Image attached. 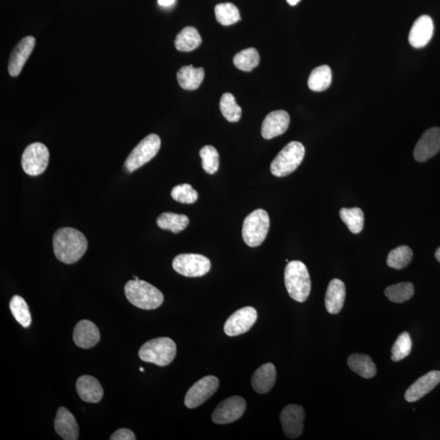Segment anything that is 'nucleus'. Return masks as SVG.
Here are the masks:
<instances>
[{"label":"nucleus","mask_w":440,"mask_h":440,"mask_svg":"<svg viewBox=\"0 0 440 440\" xmlns=\"http://www.w3.org/2000/svg\"><path fill=\"white\" fill-rule=\"evenodd\" d=\"M215 12L217 21L223 25H231L241 21L238 8L231 3L218 4Z\"/></svg>","instance_id":"nucleus-35"},{"label":"nucleus","mask_w":440,"mask_h":440,"mask_svg":"<svg viewBox=\"0 0 440 440\" xmlns=\"http://www.w3.org/2000/svg\"><path fill=\"white\" fill-rule=\"evenodd\" d=\"M339 215L342 220L348 226L350 232L354 234L362 232L364 223V216L362 209L358 207L342 208Z\"/></svg>","instance_id":"nucleus-29"},{"label":"nucleus","mask_w":440,"mask_h":440,"mask_svg":"<svg viewBox=\"0 0 440 440\" xmlns=\"http://www.w3.org/2000/svg\"><path fill=\"white\" fill-rule=\"evenodd\" d=\"M220 386V380L215 376H207L200 379L188 390L185 395L187 408H195L205 403L214 395Z\"/></svg>","instance_id":"nucleus-10"},{"label":"nucleus","mask_w":440,"mask_h":440,"mask_svg":"<svg viewBox=\"0 0 440 440\" xmlns=\"http://www.w3.org/2000/svg\"><path fill=\"white\" fill-rule=\"evenodd\" d=\"M440 150V127L428 129L416 145L413 156L416 161L423 163L434 156Z\"/></svg>","instance_id":"nucleus-14"},{"label":"nucleus","mask_w":440,"mask_h":440,"mask_svg":"<svg viewBox=\"0 0 440 440\" xmlns=\"http://www.w3.org/2000/svg\"><path fill=\"white\" fill-rule=\"evenodd\" d=\"M176 355V342L169 337H158L147 342L139 350L141 361L161 367L170 364Z\"/></svg>","instance_id":"nucleus-4"},{"label":"nucleus","mask_w":440,"mask_h":440,"mask_svg":"<svg viewBox=\"0 0 440 440\" xmlns=\"http://www.w3.org/2000/svg\"><path fill=\"white\" fill-rule=\"evenodd\" d=\"M412 349V340L407 332H404L395 341L392 349H391V359L395 362L402 361L403 359L410 354Z\"/></svg>","instance_id":"nucleus-37"},{"label":"nucleus","mask_w":440,"mask_h":440,"mask_svg":"<svg viewBox=\"0 0 440 440\" xmlns=\"http://www.w3.org/2000/svg\"><path fill=\"white\" fill-rule=\"evenodd\" d=\"M301 0H287V2L290 6H295L296 4L299 3Z\"/></svg>","instance_id":"nucleus-41"},{"label":"nucleus","mask_w":440,"mask_h":440,"mask_svg":"<svg viewBox=\"0 0 440 440\" xmlns=\"http://www.w3.org/2000/svg\"><path fill=\"white\" fill-rule=\"evenodd\" d=\"M57 434L65 440H77L79 428L76 419L67 408L60 407L54 422Z\"/></svg>","instance_id":"nucleus-20"},{"label":"nucleus","mask_w":440,"mask_h":440,"mask_svg":"<svg viewBox=\"0 0 440 440\" xmlns=\"http://www.w3.org/2000/svg\"><path fill=\"white\" fill-rule=\"evenodd\" d=\"M49 151L42 143H33L26 147L21 158V166L26 174L37 176L45 171L49 163Z\"/></svg>","instance_id":"nucleus-9"},{"label":"nucleus","mask_w":440,"mask_h":440,"mask_svg":"<svg viewBox=\"0 0 440 440\" xmlns=\"http://www.w3.org/2000/svg\"><path fill=\"white\" fill-rule=\"evenodd\" d=\"M284 434L288 438L300 437L304 430L305 412L304 408L297 404H290L284 408L280 416Z\"/></svg>","instance_id":"nucleus-13"},{"label":"nucleus","mask_w":440,"mask_h":440,"mask_svg":"<svg viewBox=\"0 0 440 440\" xmlns=\"http://www.w3.org/2000/svg\"><path fill=\"white\" fill-rule=\"evenodd\" d=\"M434 23L431 17L422 15L413 23L408 36V41L415 48H424L432 39Z\"/></svg>","instance_id":"nucleus-17"},{"label":"nucleus","mask_w":440,"mask_h":440,"mask_svg":"<svg viewBox=\"0 0 440 440\" xmlns=\"http://www.w3.org/2000/svg\"><path fill=\"white\" fill-rule=\"evenodd\" d=\"M124 290L127 300L138 308L154 310L163 304V293L152 284L141 280L129 281Z\"/></svg>","instance_id":"nucleus-3"},{"label":"nucleus","mask_w":440,"mask_h":440,"mask_svg":"<svg viewBox=\"0 0 440 440\" xmlns=\"http://www.w3.org/2000/svg\"><path fill=\"white\" fill-rule=\"evenodd\" d=\"M202 43V38L194 28H185L177 34L175 46L178 51L189 52L195 50Z\"/></svg>","instance_id":"nucleus-27"},{"label":"nucleus","mask_w":440,"mask_h":440,"mask_svg":"<svg viewBox=\"0 0 440 440\" xmlns=\"http://www.w3.org/2000/svg\"><path fill=\"white\" fill-rule=\"evenodd\" d=\"M277 380V370L274 364L268 363L258 368L252 376L253 388L259 394L268 393L272 390Z\"/></svg>","instance_id":"nucleus-22"},{"label":"nucleus","mask_w":440,"mask_h":440,"mask_svg":"<svg viewBox=\"0 0 440 440\" xmlns=\"http://www.w3.org/2000/svg\"><path fill=\"white\" fill-rule=\"evenodd\" d=\"M260 57L259 52L254 48L244 49V50L235 54L233 63L239 70L250 72L260 64Z\"/></svg>","instance_id":"nucleus-30"},{"label":"nucleus","mask_w":440,"mask_h":440,"mask_svg":"<svg viewBox=\"0 0 440 440\" xmlns=\"http://www.w3.org/2000/svg\"><path fill=\"white\" fill-rule=\"evenodd\" d=\"M290 115L284 110H275L266 115L262 125L261 134L266 140L284 134L290 125Z\"/></svg>","instance_id":"nucleus-16"},{"label":"nucleus","mask_w":440,"mask_h":440,"mask_svg":"<svg viewBox=\"0 0 440 440\" xmlns=\"http://www.w3.org/2000/svg\"><path fill=\"white\" fill-rule=\"evenodd\" d=\"M200 157L202 158L203 170L209 175H214L219 170L220 155L215 147L204 146L200 150Z\"/></svg>","instance_id":"nucleus-36"},{"label":"nucleus","mask_w":440,"mask_h":440,"mask_svg":"<svg viewBox=\"0 0 440 440\" xmlns=\"http://www.w3.org/2000/svg\"><path fill=\"white\" fill-rule=\"evenodd\" d=\"M348 366L350 370L358 373L364 379H372L377 373V367L372 359L367 355L353 354L348 358Z\"/></svg>","instance_id":"nucleus-25"},{"label":"nucleus","mask_w":440,"mask_h":440,"mask_svg":"<svg viewBox=\"0 0 440 440\" xmlns=\"http://www.w3.org/2000/svg\"><path fill=\"white\" fill-rule=\"evenodd\" d=\"M435 258L440 263V247L437 249V252H435Z\"/></svg>","instance_id":"nucleus-42"},{"label":"nucleus","mask_w":440,"mask_h":440,"mask_svg":"<svg viewBox=\"0 0 440 440\" xmlns=\"http://www.w3.org/2000/svg\"><path fill=\"white\" fill-rule=\"evenodd\" d=\"M140 370L141 372H144V371H145L144 368L140 367Z\"/></svg>","instance_id":"nucleus-43"},{"label":"nucleus","mask_w":440,"mask_h":440,"mask_svg":"<svg viewBox=\"0 0 440 440\" xmlns=\"http://www.w3.org/2000/svg\"><path fill=\"white\" fill-rule=\"evenodd\" d=\"M346 297L345 284L339 279H333L328 284L324 304L328 313L337 314L344 305Z\"/></svg>","instance_id":"nucleus-23"},{"label":"nucleus","mask_w":440,"mask_h":440,"mask_svg":"<svg viewBox=\"0 0 440 440\" xmlns=\"http://www.w3.org/2000/svg\"><path fill=\"white\" fill-rule=\"evenodd\" d=\"M270 220L268 212L258 209L251 213L244 220L242 238L250 247H260L269 233Z\"/></svg>","instance_id":"nucleus-6"},{"label":"nucleus","mask_w":440,"mask_h":440,"mask_svg":"<svg viewBox=\"0 0 440 440\" xmlns=\"http://www.w3.org/2000/svg\"><path fill=\"white\" fill-rule=\"evenodd\" d=\"M284 284L293 300L304 303L309 297L312 282L306 265L301 261L289 262L284 269Z\"/></svg>","instance_id":"nucleus-2"},{"label":"nucleus","mask_w":440,"mask_h":440,"mask_svg":"<svg viewBox=\"0 0 440 440\" xmlns=\"http://www.w3.org/2000/svg\"><path fill=\"white\" fill-rule=\"evenodd\" d=\"M171 197L178 202L193 204L197 201L198 193L190 185L183 184L173 188Z\"/></svg>","instance_id":"nucleus-38"},{"label":"nucleus","mask_w":440,"mask_h":440,"mask_svg":"<svg viewBox=\"0 0 440 440\" xmlns=\"http://www.w3.org/2000/svg\"><path fill=\"white\" fill-rule=\"evenodd\" d=\"M413 293H415V286L410 282L395 284L385 290V295L389 300L397 304L410 300Z\"/></svg>","instance_id":"nucleus-32"},{"label":"nucleus","mask_w":440,"mask_h":440,"mask_svg":"<svg viewBox=\"0 0 440 440\" xmlns=\"http://www.w3.org/2000/svg\"><path fill=\"white\" fill-rule=\"evenodd\" d=\"M305 156V148L300 142L292 141L284 146L271 163V172L277 177L291 175L300 167Z\"/></svg>","instance_id":"nucleus-5"},{"label":"nucleus","mask_w":440,"mask_h":440,"mask_svg":"<svg viewBox=\"0 0 440 440\" xmlns=\"http://www.w3.org/2000/svg\"><path fill=\"white\" fill-rule=\"evenodd\" d=\"M73 339L78 348L90 349L100 342L99 328L88 319H82L75 326Z\"/></svg>","instance_id":"nucleus-18"},{"label":"nucleus","mask_w":440,"mask_h":440,"mask_svg":"<svg viewBox=\"0 0 440 440\" xmlns=\"http://www.w3.org/2000/svg\"><path fill=\"white\" fill-rule=\"evenodd\" d=\"M205 71L203 68H195L192 65L181 67L177 73L179 85L185 90L193 91L201 85Z\"/></svg>","instance_id":"nucleus-24"},{"label":"nucleus","mask_w":440,"mask_h":440,"mask_svg":"<svg viewBox=\"0 0 440 440\" xmlns=\"http://www.w3.org/2000/svg\"><path fill=\"white\" fill-rule=\"evenodd\" d=\"M133 277H134V280H136V281H137V280H140V279H139V278H138L137 277H135V275H133Z\"/></svg>","instance_id":"nucleus-44"},{"label":"nucleus","mask_w":440,"mask_h":440,"mask_svg":"<svg viewBox=\"0 0 440 440\" xmlns=\"http://www.w3.org/2000/svg\"><path fill=\"white\" fill-rule=\"evenodd\" d=\"M111 440H136V437L131 430L123 428L119 429L111 435Z\"/></svg>","instance_id":"nucleus-39"},{"label":"nucleus","mask_w":440,"mask_h":440,"mask_svg":"<svg viewBox=\"0 0 440 440\" xmlns=\"http://www.w3.org/2000/svg\"><path fill=\"white\" fill-rule=\"evenodd\" d=\"M53 251L57 260L73 264L85 254L88 242L85 235L72 228H62L53 235Z\"/></svg>","instance_id":"nucleus-1"},{"label":"nucleus","mask_w":440,"mask_h":440,"mask_svg":"<svg viewBox=\"0 0 440 440\" xmlns=\"http://www.w3.org/2000/svg\"><path fill=\"white\" fill-rule=\"evenodd\" d=\"M173 269L177 273L187 277H203L211 270L210 260L198 254H181L172 262Z\"/></svg>","instance_id":"nucleus-8"},{"label":"nucleus","mask_w":440,"mask_h":440,"mask_svg":"<svg viewBox=\"0 0 440 440\" xmlns=\"http://www.w3.org/2000/svg\"><path fill=\"white\" fill-rule=\"evenodd\" d=\"M35 46V39L26 36L17 44L11 53L8 62V73L12 77H17L23 69L25 62L29 59Z\"/></svg>","instance_id":"nucleus-15"},{"label":"nucleus","mask_w":440,"mask_h":440,"mask_svg":"<svg viewBox=\"0 0 440 440\" xmlns=\"http://www.w3.org/2000/svg\"><path fill=\"white\" fill-rule=\"evenodd\" d=\"M157 224L160 229L171 231L173 233H179L189 224V219L185 215L165 212L160 215L157 219Z\"/></svg>","instance_id":"nucleus-26"},{"label":"nucleus","mask_w":440,"mask_h":440,"mask_svg":"<svg viewBox=\"0 0 440 440\" xmlns=\"http://www.w3.org/2000/svg\"><path fill=\"white\" fill-rule=\"evenodd\" d=\"M257 311L252 306H244L235 312L227 319L224 332L227 335L235 337L250 331L257 321Z\"/></svg>","instance_id":"nucleus-12"},{"label":"nucleus","mask_w":440,"mask_h":440,"mask_svg":"<svg viewBox=\"0 0 440 440\" xmlns=\"http://www.w3.org/2000/svg\"><path fill=\"white\" fill-rule=\"evenodd\" d=\"M246 410L247 403L242 397H229L218 404L212 421L220 425L232 423L242 417Z\"/></svg>","instance_id":"nucleus-11"},{"label":"nucleus","mask_w":440,"mask_h":440,"mask_svg":"<svg viewBox=\"0 0 440 440\" xmlns=\"http://www.w3.org/2000/svg\"><path fill=\"white\" fill-rule=\"evenodd\" d=\"M176 0H158L159 6L163 7H168L172 6Z\"/></svg>","instance_id":"nucleus-40"},{"label":"nucleus","mask_w":440,"mask_h":440,"mask_svg":"<svg viewBox=\"0 0 440 440\" xmlns=\"http://www.w3.org/2000/svg\"><path fill=\"white\" fill-rule=\"evenodd\" d=\"M220 108L223 116L230 123H237L242 118V108L231 93H224L222 96Z\"/></svg>","instance_id":"nucleus-33"},{"label":"nucleus","mask_w":440,"mask_h":440,"mask_svg":"<svg viewBox=\"0 0 440 440\" xmlns=\"http://www.w3.org/2000/svg\"><path fill=\"white\" fill-rule=\"evenodd\" d=\"M412 259V251L407 246H401L394 249L389 253L386 264L395 269H403L410 264Z\"/></svg>","instance_id":"nucleus-34"},{"label":"nucleus","mask_w":440,"mask_h":440,"mask_svg":"<svg viewBox=\"0 0 440 440\" xmlns=\"http://www.w3.org/2000/svg\"><path fill=\"white\" fill-rule=\"evenodd\" d=\"M76 388L79 397L87 403H99L103 397L104 390L100 381L94 377L83 375L77 381Z\"/></svg>","instance_id":"nucleus-21"},{"label":"nucleus","mask_w":440,"mask_h":440,"mask_svg":"<svg viewBox=\"0 0 440 440\" xmlns=\"http://www.w3.org/2000/svg\"><path fill=\"white\" fill-rule=\"evenodd\" d=\"M440 382V372L430 371L417 379L406 390L404 398L408 402H415L428 394Z\"/></svg>","instance_id":"nucleus-19"},{"label":"nucleus","mask_w":440,"mask_h":440,"mask_svg":"<svg viewBox=\"0 0 440 440\" xmlns=\"http://www.w3.org/2000/svg\"><path fill=\"white\" fill-rule=\"evenodd\" d=\"M10 310L13 317L21 326L28 328L31 324V315L28 304L23 297L15 295L12 297L10 304Z\"/></svg>","instance_id":"nucleus-31"},{"label":"nucleus","mask_w":440,"mask_h":440,"mask_svg":"<svg viewBox=\"0 0 440 440\" xmlns=\"http://www.w3.org/2000/svg\"><path fill=\"white\" fill-rule=\"evenodd\" d=\"M332 83V71L330 66L322 65L314 69L308 78V87L313 92L326 91Z\"/></svg>","instance_id":"nucleus-28"},{"label":"nucleus","mask_w":440,"mask_h":440,"mask_svg":"<svg viewBox=\"0 0 440 440\" xmlns=\"http://www.w3.org/2000/svg\"><path fill=\"white\" fill-rule=\"evenodd\" d=\"M161 139L156 134H150L142 140L129 154L124 167L132 173L148 163L156 156L161 148Z\"/></svg>","instance_id":"nucleus-7"}]
</instances>
